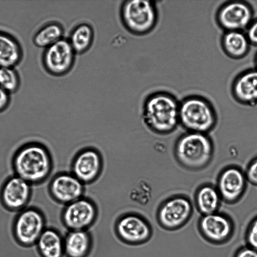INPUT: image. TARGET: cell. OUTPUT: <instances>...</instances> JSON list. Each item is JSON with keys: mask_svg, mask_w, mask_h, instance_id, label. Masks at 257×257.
Here are the masks:
<instances>
[{"mask_svg": "<svg viewBox=\"0 0 257 257\" xmlns=\"http://www.w3.org/2000/svg\"><path fill=\"white\" fill-rule=\"evenodd\" d=\"M54 159L44 143L31 141L20 145L14 152L11 166L14 174L33 186L42 185L51 176Z\"/></svg>", "mask_w": 257, "mask_h": 257, "instance_id": "cell-1", "label": "cell"}, {"mask_svg": "<svg viewBox=\"0 0 257 257\" xmlns=\"http://www.w3.org/2000/svg\"><path fill=\"white\" fill-rule=\"evenodd\" d=\"M179 102L172 93L162 90L148 94L141 111L143 124L151 133L161 136L174 132L179 125Z\"/></svg>", "mask_w": 257, "mask_h": 257, "instance_id": "cell-2", "label": "cell"}, {"mask_svg": "<svg viewBox=\"0 0 257 257\" xmlns=\"http://www.w3.org/2000/svg\"><path fill=\"white\" fill-rule=\"evenodd\" d=\"M214 152L213 142L208 134L186 132L176 140L174 155L185 169L199 171L207 167Z\"/></svg>", "mask_w": 257, "mask_h": 257, "instance_id": "cell-3", "label": "cell"}, {"mask_svg": "<svg viewBox=\"0 0 257 257\" xmlns=\"http://www.w3.org/2000/svg\"><path fill=\"white\" fill-rule=\"evenodd\" d=\"M179 125L186 132L208 134L216 126L217 115L212 103L206 98L192 94L179 102Z\"/></svg>", "mask_w": 257, "mask_h": 257, "instance_id": "cell-4", "label": "cell"}, {"mask_svg": "<svg viewBox=\"0 0 257 257\" xmlns=\"http://www.w3.org/2000/svg\"><path fill=\"white\" fill-rule=\"evenodd\" d=\"M119 16L124 29L138 36L151 33L159 21L157 4L153 1H123L120 5Z\"/></svg>", "mask_w": 257, "mask_h": 257, "instance_id": "cell-5", "label": "cell"}, {"mask_svg": "<svg viewBox=\"0 0 257 257\" xmlns=\"http://www.w3.org/2000/svg\"><path fill=\"white\" fill-rule=\"evenodd\" d=\"M43 211L35 206H29L17 213L12 223V232L15 241L21 246L35 245L47 228Z\"/></svg>", "mask_w": 257, "mask_h": 257, "instance_id": "cell-6", "label": "cell"}, {"mask_svg": "<svg viewBox=\"0 0 257 257\" xmlns=\"http://www.w3.org/2000/svg\"><path fill=\"white\" fill-rule=\"evenodd\" d=\"M193 204L186 196L177 194L164 200L159 205L156 219L164 229L174 231L185 226L193 213Z\"/></svg>", "mask_w": 257, "mask_h": 257, "instance_id": "cell-7", "label": "cell"}, {"mask_svg": "<svg viewBox=\"0 0 257 257\" xmlns=\"http://www.w3.org/2000/svg\"><path fill=\"white\" fill-rule=\"evenodd\" d=\"M104 159L97 148L88 146L78 150L72 157L70 170L85 185L92 184L101 177Z\"/></svg>", "mask_w": 257, "mask_h": 257, "instance_id": "cell-8", "label": "cell"}, {"mask_svg": "<svg viewBox=\"0 0 257 257\" xmlns=\"http://www.w3.org/2000/svg\"><path fill=\"white\" fill-rule=\"evenodd\" d=\"M215 19L217 25L223 32H245L253 20V10L247 2L228 1L217 9Z\"/></svg>", "mask_w": 257, "mask_h": 257, "instance_id": "cell-9", "label": "cell"}, {"mask_svg": "<svg viewBox=\"0 0 257 257\" xmlns=\"http://www.w3.org/2000/svg\"><path fill=\"white\" fill-rule=\"evenodd\" d=\"M98 207L91 198L84 195L64 206L61 213L63 224L72 230H81L93 224L98 217Z\"/></svg>", "mask_w": 257, "mask_h": 257, "instance_id": "cell-10", "label": "cell"}, {"mask_svg": "<svg viewBox=\"0 0 257 257\" xmlns=\"http://www.w3.org/2000/svg\"><path fill=\"white\" fill-rule=\"evenodd\" d=\"M33 186L13 174L8 176L0 187V203L8 211L18 213L29 205Z\"/></svg>", "mask_w": 257, "mask_h": 257, "instance_id": "cell-11", "label": "cell"}, {"mask_svg": "<svg viewBox=\"0 0 257 257\" xmlns=\"http://www.w3.org/2000/svg\"><path fill=\"white\" fill-rule=\"evenodd\" d=\"M85 186L71 172L64 171L51 177L47 191L52 200L65 206L84 196Z\"/></svg>", "mask_w": 257, "mask_h": 257, "instance_id": "cell-12", "label": "cell"}, {"mask_svg": "<svg viewBox=\"0 0 257 257\" xmlns=\"http://www.w3.org/2000/svg\"><path fill=\"white\" fill-rule=\"evenodd\" d=\"M198 230L207 242L221 245L226 243L232 237L235 226L228 215L218 211L202 215L198 222Z\"/></svg>", "mask_w": 257, "mask_h": 257, "instance_id": "cell-13", "label": "cell"}, {"mask_svg": "<svg viewBox=\"0 0 257 257\" xmlns=\"http://www.w3.org/2000/svg\"><path fill=\"white\" fill-rule=\"evenodd\" d=\"M76 55L67 38H63L45 49L42 62L45 70L50 74L62 76L72 70Z\"/></svg>", "mask_w": 257, "mask_h": 257, "instance_id": "cell-14", "label": "cell"}, {"mask_svg": "<svg viewBox=\"0 0 257 257\" xmlns=\"http://www.w3.org/2000/svg\"><path fill=\"white\" fill-rule=\"evenodd\" d=\"M247 183L244 170L237 166L229 165L219 172L215 186L222 201L233 204L243 196Z\"/></svg>", "mask_w": 257, "mask_h": 257, "instance_id": "cell-15", "label": "cell"}, {"mask_svg": "<svg viewBox=\"0 0 257 257\" xmlns=\"http://www.w3.org/2000/svg\"><path fill=\"white\" fill-rule=\"evenodd\" d=\"M116 225L118 235L126 243H144L152 236V229L148 222L135 212L121 216Z\"/></svg>", "mask_w": 257, "mask_h": 257, "instance_id": "cell-16", "label": "cell"}, {"mask_svg": "<svg viewBox=\"0 0 257 257\" xmlns=\"http://www.w3.org/2000/svg\"><path fill=\"white\" fill-rule=\"evenodd\" d=\"M231 94L238 103L254 106L257 104V69L245 70L233 80Z\"/></svg>", "mask_w": 257, "mask_h": 257, "instance_id": "cell-17", "label": "cell"}, {"mask_svg": "<svg viewBox=\"0 0 257 257\" xmlns=\"http://www.w3.org/2000/svg\"><path fill=\"white\" fill-rule=\"evenodd\" d=\"M220 46L228 57L240 60L247 56L251 45L245 32L229 31L223 32L220 39Z\"/></svg>", "mask_w": 257, "mask_h": 257, "instance_id": "cell-18", "label": "cell"}, {"mask_svg": "<svg viewBox=\"0 0 257 257\" xmlns=\"http://www.w3.org/2000/svg\"><path fill=\"white\" fill-rule=\"evenodd\" d=\"M221 202L216 186L210 183L201 185L194 194L195 207L202 215L218 212Z\"/></svg>", "mask_w": 257, "mask_h": 257, "instance_id": "cell-19", "label": "cell"}, {"mask_svg": "<svg viewBox=\"0 0 257 257\" xmlns=\"http://www.w3.org/2000/svg\"><path fill=\"white\" fill-rule=\"evenodd\" d=\"M35 246L40 257H63L64 241L59 232L47 227Z\"/></svg>", "mask_w": 257, "mask_h": 257, "instance_id": "cell-20", "label": "cell"}, {"mask_svg": "<svg viewBox=\"0 0 257 257\" xmlns=\"http://www.w3.org/2000/svg\"><path fill=\"white\" fill-rule=\"evenodd\" d=\"M23 50L18 41L0 31V67H15L21 61Z\"/></svg>", "mask_w": 257, "mask_h": 257, "instance_id": "cell-21", "label": "cell"}, {"mask_svg": "<svg viewBox=\"0 0 257 257\" xmlns=\"http://www.w3.org/2000/svg\"><path fill=\"white\" fill-rule=\"evenodd\" d=\"M94 31L89 23L76 25L71 30L67 39L77 55L86 53L92 47L94 40Z\"/></svg>", "mask_w": 257, "mask_h": 257, "instance_id": "cell-22", "label": "cell"}, {"mask_svg": "<svg viewBox=\"0 0 257 257\" xmlns=\"http://www.w3.org/2000/svg\"><path fill=\"white\" fill-rule=\"evenodd\" d=\"M91 238L84 230H72L66 235L64 241V251L67 257H85L88 254Z\"/></svg>", "mask_w": 257, "mask_h": 257, "instance_id": "cell-23", "label": "cell"}, {"mask_svg": "<svg viewBox=\"0 0 257 257\" xmlns=\"http://www.w3.org/2000/svg\"><path fill=\"white\" fill-rule=\"evenodd\" d=\"M64 29L57 22L49 23L40 28L33 37V43L38 47L47 48L64 38Z\"/></svg>", "mask_w": 257, "mask_h": 257, "instance_id": "cell-24", "label": "cell"}, {"mask_svg": "<svg viewBox=\"0 0 257 257\" xmlns=\"http://www.w3.org/2000/svg\"><path fill=\"white\" fill-rule=\"evenodd\" d=\"M20 85V78L15 67H0V87L10 94L16 92Z\"/></svg>", "mask_w": 257, "mask_h": 257, "instance_id": "cell-25", "label": "cell"}, {"mask_svg": "<svg viewBox=\"0 0 257 257\" xmlns=\"http://www.w3.org/2000/svg\"><path fill=\"white\" fill-rule=\"evenodd\" d=\"M246 245L257 251V215L248 223L245 233Z\"/></svg>", "mask_w": 257, "mask_h": 257, "instance_id": "cell-26", "label": "cell"}, {"mask_svg": "<svg viewBox=\"0 0 257 257\" xmlns=\"http://www.w3.org/2000/svg\"><path fill=\"white\" fill-rule=\"evenodd\" d=\"M152 193L150 186L147 182L142 181L134 188L131 196L134 201L138 196H141L142 194L144 204H146L152 197Z\"/></svg>", "mask_w": 257, "mask_h": 257, "instance_id": "cell-27", "label": "cell"}, {"mask_svg": "<svg viewBox=\"0 0 257 257\" xmlns=\"http://www.w3.org/2000/svg\"><path fill=\"white\" fill-rule=\"evenodd\" d=\"M244 173L248 183L257 186V156L249 161Z\"/></svg>", "mask_w": 257, "mask_h": 257, "instance_id": "cell-28", "label": "cell"}, {"mask_svg": "<svg viewBox=\"0 0 257 257\" xmlns=\"http://www.w3.org/2000/svg\"><path fill=\"white\" fill-rule=\"evenodd\" d=\"M245 33L250 45L257 47V19H253Z\"/></svg>", "mask_w": 257, "mask_h": 257, "instance_id": "cell-29", "label": "cell"}, {"mask_svg": "<svg viewBox=\"0 0 257 257\" xmlns=\"http://www.w3.org/2000/svg\"><path fill=\"white\" fill-rule=\"evenodd\" d=\"M233 257H257V251L246 245L238 249Z\"/></svg>", "mask_w": 257, "mask_h": 257, "instance_id": "cell-30", "label": "cell"}, {"mask_svg": "<svg viewBox=\"0 0 257 257\" xmlns=\"http://www.w3.org/2000/svg\"><path fill=\"white\" fill-rule=\"evenodd\" d=\"M10 102V94L0 87V113L9 107Z\"/></svg>", "mask_w": 257, "mask_h": 257, "instance_id": "cell-31", "label": "cell"}, {"mask_svg": "<svg viewBox=\"0 0 257 257\" xmlns=\"http://www.w3.org/2000/svg\"><path fill=\"white\" fill-rule=\"evenodd\" d=\"M255 65H256V69H257V54L255 56Z\"/></svg>", "mask_w": 257, "mask_h": 257, "instance_id": "cell-32", "label": "cell"}]
</instances>
